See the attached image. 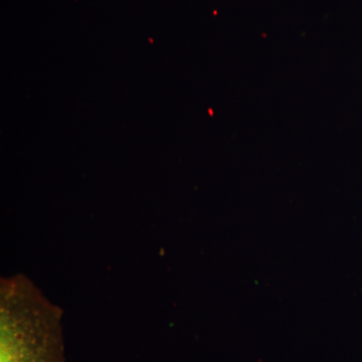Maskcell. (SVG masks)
Instances as JSON below:
<instances>
[{
    "mask_svg": "<svg viewBox=\"0 0 362 362\" xmlns=\"http://www.w3.org/2000/svg\"><path fill=\"white\" fill-rule=\"evenodd\" d=\"M0 362H65L59 333L52 326L6 324Z\"/></svg>",
    "mask_w": 362,
    "mask_h": 362,
    "instance_id": "obj_1",
    "label": "cell"
}]
</instances>
